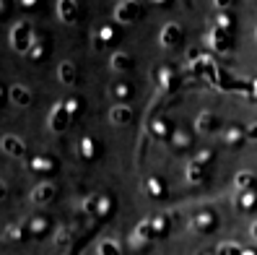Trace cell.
I'll return each mask as SVG.
<instances>
[{
    "label": "cell",
    "mask_w": 257,
    "mask_h": 255,
    "mask_svg": "<svg viewBox=\"0 0 257 255\" xmlns=\"http://www.w3.org/2000/svg\"><path fill=\"white\" fill-rule=\"evenodd\" d=\"M34 44H37V37H34V26L29 21L13 24V29H11V47H13V52L29 55V50H32Z\"/></svg>",
    "instance_id": "cell-1"
},
{
    "label": "cell",
    "mask_w": 257,
    "mask_h": 255,
    "mask_svg": "<svg viewBox=\"0 0 257 255\" xmlns=\"http://www.w3.org/2000/svg\"><path fill=\"white\" fill-rule=\"evenodd\" d=\"M0 148H3L8 156H16V159L26 156V143L19 136H13V133H6V136L0 138Z\"/></svg>",
    "instance_id": "cell-2"
},
{
    "label": "cell",
    "mask_w": 257,
    "mask_h": 255,
    "mask_svg": "<svg viewBox=\"0 0 257 255\" xmlns=\"http://www.w3.org/2000/svg\"><path fill=\"white\" fill-rule=\"evenodd\" d=\"M68 120H70V115H68V110H65V102L55 104V110L50 112V130H52V133H63L65 125H68Z\"/></svg>",
    "instance_id": "cell-3"
},
{
    "label": "cell",
    "mask_w": 257,
    "mask_h": 255,
    "mask_svg": "<svg viewBox=\"0 0 257 255\" xmlns=\"http://www.w3.org/2000/svg\"><path fill=\"white\" fill-rule=\"evenodd\" d=\"M8 97L16 107H29V104H32V89L24 86V83H13L8 89Z\"/></svg>",
    "instance_id": "cell-4"
},
{
    "label": "cell",
    "mask_w": 257,
    "mask_h": 255,
    "mask_svg": "<svg viewBox=\"0 0 257 255\" xmlns=\"http://www.w3.org/2000/svg\"><path fill=\"white\" fill-rule=\"evenodd\" d=\"M57 16L65 24H75V19H78V6H75V0H57Z\"/></svg>",
    "instance_id": "cell-5"
},
{
    "label": "cell",
    "mask_w": 257,
    "mask_h": 255,
    "mask_svg": "<svg viewBox=\"0 0 257 255\" xmlns=\"http://www.w3.org/2000/svg\"><path fill=\"white\" fill-rule=\"evenodd\" d=\"M57 76H60V81H63L65 86H73V83H75V65L70 63V60H65V63H60V68H57Z\"/></svg>",
    "instance_id": "cell-6"
},
{
    "label": "cell",
    "mask_w": 257,
    "mask_h": 255,
    "mask_svg": "<svg viewBox=\"0 0 257 255\" xmlns=\"http://www.w3.org/2000/svg\"><path fill=\"white\" fill-rule=\"evenodd\" d=\"M177 39H179V26L177 24H169V26L164 29V34H161V44H164V47H169V44H174Z\"/></svg>",
    "instance_id": "cell-7"
},
{
    "label": "cell",
    "mask_w": 257,
    "mask_h": 255,
    "mask_svg": "<svg viewBox=\"0 0 257 255\" xmlns=\"http://www.w3.org/2000/svg\"><path fill=\"white\" fill-rule=\"evenodd\" d=\"M52 193H55V188H52L50 183H44V185H39V188L34 190V196H32V198H34L37 203H44V201H50V198H52Z\"/></svg>",
    "instance_id": "cell-8"
},
{
    "label": "cell",
    "mask_w": 257,
    "mask_h": 255,
    "mask_svg": "<svg viewBox=\"0 0 257 255\" xmlns=\"http://www.w3.org/2000/svg\"><path fill=\"white\" fill-rule=\"evenodd\" d=\"M125 120H130V110L127 107H114L112 110V123H125Z\"/></svg>",
    "instance_id": "cell-9"
},
{
    "label": "cell",
    "mask_w": 257,
    "mask_h": 255,
    "mask_svg": "<svg viewBox=\"0 0 257 255\" xmlns=\"http://www.w3.org/2000/svg\"><path fill=\"white\" fill-rule=\"evenodd\" d=\"M130 63V60L122 55V52H117V55H112V68L114 70H125V65Z\"/></svg>",
    "instance_id": "cell-10"
},
{
    "label": "cell",
    "mask_w": 257,
    "mask_h": 255,
    "mask_svg": "<svg viewBox=\"0 0 257 255\" xmlns=\"http://www.w3.org/2000/svg\"><path fill=\"white\" fill-rule=\"evenodd\" d=\"M81 154H83L86 159L94 156V143H91V138H83V141H81Z\"/></svg>",
    "instance_id": "cell-11"
},
{
    "label": "cell",
    "mask_w": 257,
    "mask_h": 255,
    "mask_svg": "<svg viewBox=\"0 0 257 255\" xmlns=\"http://www.w3.org/2000/svg\"><path fill=\"white\" fill-rule=\"evenodd\" d=\"M226 141H229V143H239L241 141V130L234 125V128H229V133H226Z\"/></svg>",
    "instance_id": "cell-12"
},
{
    "label": "cell",
    "mask_w": 257,
    "mask_h": 255,
    "mask_svg": "<svg viewBox=\"0 0 257 255\" xmlns=\"http://www.w3.org/2000/svg\"><path fill=\"white\" fill-rule=\"evenodd\" d=\"M114 94L117 97H133V86L130 83H119V86H114Z\"/></svg>",
    "instance_id": "cell-13"
},
{
    "label": "cell",
    "mask_w": 257,
    "mask_h": 255,
    "mask_svg": "<svg viewBox=\"0 0 257 255\" xmlns=\"http://www.w3.org/2000/svg\"><path fill=\"white\" fill-rule=\"evenodd\" d=\"M42 55H44V50H42V44L37 42V44H34V47H32V50H29V55H26V57H29V60H39Z\"/></svg>",
    "instance_id": "cell-14"
},
{
    "label": "cell",
    "mask_w": 257,
    "mask_h": 255,
    "mask_svg": "<svg viewBox=\"0 0 257 255\" xmlns=\"http://www.w3.org/2000/svg\"><path fill=\"white\" fill-rule=\"evenodd\" d=\"M32 167H34V169H42V167H50V161H47V159H34Z\"/></svg>",
    "instance_id": "cell-15"
},
{
    "label": "cell",
    "mask_w": 257,
    "mask_h": 255,
    "mask_svg": "<svg viewBox=\"0 0 257 255\" xmlns=\"http://www.w3.org/2000/svg\"><path fill=\"white\" fill-rule=\"evenodd\" d=\"M109 37H112V26H104L99 32V39H109Z\"/></svg>",
    "instance_id": "cell-16"
},
{
    "label": "cell",
    "mask_w": 257,
    "mask_h": 255,
    "mask_svg": "<svg viewBox=\"0 0 257 255\" xmlns=\"http://www.w3.org/2000/svg\"><path fill=\"white\" fill-rule=\"evenodd\" d=\"M156 136H159V138L166 136V123H156Z\"/></svg>",
    "instance_id": "cell-17"
},
{
    "label": "cell",
    "mask_w": 257,
    "mask_h": 255,
    "mask_svg": "<svg viewBox=\"0 0 257 255\" xmlns=\"http://www.w3.org/2000/svg\"><path fill=\"white\" fill-rule=\"evenodd\" d=\"M247 138H254L257 141V125H249L247 128Z\"/></svg>",
    "instance_id": "cell-18"
},
{
    "label": "cell",
    "mask_w": 257,
    "mask_h": 255,
    "mask_svg": "<svg viewBox=\"0 0 257 255\" xmlns=\"http://www.w3.org/2000/svg\"><path fill=\"white\" fill-rule=\"evenodd\" d=\"M8 196V185L3 183V180H0V198H6Z\"/></svg>",
    "instance_id": "cell-19"
},
{
    "label": "cell",
    "mask_w": 257,
    "mask_h": 255,
    "mask_svg": "<svg viewBox=\"0 0 257 255\" xmlns=\"http://www.w3.org/2000/svg\"><path fill=\"white\" fill-rule=\"evenodd\" d=\"M19 6H26V8H34L37 0H19Z\"/></svg>",
    "instance_id": "cell-20"
},
{
    "label": "cell",
    "mask_w": 257,
    "mask_h": 255,
    "mask_svg": "<svg viewBox=\"0 0 257 255\" xmlns=\"http://www.w3.org/2000/svg\"><path fill=\"white\" fill-rule=\"evenodd\" d=\"M216 6L218 8H226V6H229V0H216Z\"/></svg>",
    "instance_id": "cell-21"
},
{
    "label": "cell",
    "mask_w": 257,
    "mask_h": 255,
    "mask_svg": "<svg viewBox=\"0 0 257 255\" xmlns=\"http://www.w3.org/2000/svg\"><path fill=\"white\" fill-rule=\"evenodd\" d=\"M0 99H3V86H0Z\"/></svg>",
    "instance_id": "cell-22"
},
{
    "label": "cell",
    "mask_w": 257,
    "mask_h": 255,
    "mask_svg": "<svg viewBox=\"0 0 257 255\" xmlns=\"http://www.w3.org/2000/svg\"><path fill=\"white\" fill-rule=\"evenodd\" d=\"M156 3H166V0H156Z\"/></svg>",
    "instance_id": "cell-23"
},
{
    "label": "cell",
    "mask_w": 257,
    "mask_h": 255,
    "mask_svg": "<svg viewBox=\"0 0 257 255\" xmlns=\"http://www.w3.org/2000/svg\"><path fill=\"white\" fill-rule=\"evenodd\" d=\"M0 6H3V0H0Z\"/></svg>",
    "instance_id": "cell-24"
}]
</instances>
